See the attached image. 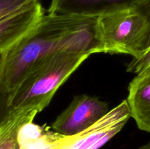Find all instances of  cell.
Instances as JSON below:
<instances>
[{
  "instance_id": "3957f363",
  "label": "cell",
  "mask_w": 150,
  "mask_h": 149,
  "mask_svg": "<svg viewBox=\"0 0 150 149\" xmlns=\"http://www.w3.org/2000/svg\"><path fill=\"white\" fill-rule=\"evenodd\" d=\"M146 18L136 7L98 16L95 34L98 53H123L140 58L147 35Z\"/></svg>"
},
{
  "instance_id": "52a82bcc",
  "label": "cell",
  "mask_w": 150,
  "mask_h": 149,
  "mask_svg": "<svg viewBox=\"0 0 150 149\" xmlns=\"http://www.w3.org/2000/svg\"><path fill=\"white\" fill-rule=\"evenodd\" d=\"M143 0H51L48 13L98 17L105 13L131 8Z\"/></svg>"
},
{
  "instance_id": "5b68a950",
  "label": "cell",
  "mask_w": 150,
  "mask_h": 149,
  "mask_svg": "<svg viewBox=\"0 0 150 149\" xmlns=\"http://www.w3.org/2000/svg\"><path fill=\"white\" fill-rule=\"evenodd\" d=\"M109 110L108 104L97 96L78 95L56 118L51 128L64 137L76 135L94 125Z\"/></svg>"
},
{
  "instance_id": "5bb4252c",
  "label": "cell",
  "mask_w": 150,
  "mask_h": 149,
  "mask_svg": "<svg viewBox=\"0 0 150 149\" xmlns=\"http://www.w3.org/2000/svg\"><path fill=\"white\" fill-rule=\"evenodd\" d=\"M142 149H150V145H149L145 146V147H144Z\"/></svg>"
},
{
  "instance_id": "ba28073f",
  "label": "cell",
  "mask_w": 150,
  "mask_h": 149,
  "mask_svg": "<svg viewBox=\"0 0 150 149\" xmlns=\"http://www.w3.org/2000/svg\"><path fill=\"white\" fill-rule=\"evenodd\" d=\"M126 99L130 115L141 130L150 132V70L136 74Z\"/></svg>"
},
{
  "instance_id": "30bf717a",
  "label": "cell",
  "mask_w": 150,
  "mask_h": 149,
  "mask_svg": "<svg viewBox=\"0 0 150 149\" xmlns=\"http://www.w3.org/2000/svg\"><path fill=\"white\" fill-rule=\"evenodd\" d=\"M39 0H0V21Z\"/></svg>"
},
{
  "instance_id": "277c9868",
  "label": "cell",
  "mask_w": 150,
  "mask_h": 149,
  "mask_svg": "<svg viewBox=\"0 0 150 149\" xmlns=\"http://www.w3.org/2000/svg\"><path fill=\"white\" fill-rule=\"evenodd\" d=\"M131 117L127 100L110 110L85 131L71 137L63 136L51 149H98L120 132Z\"/></svg>"
},
{
  "instance_id": "8992f818",
  "label": "cell",
  "mask_w": 150,
  "mask_h": 149,
  "mask_svg": "<svg viewBox=\"0 0 150 149\" xmlns=\"http://www.w3.org/2000/svg\"><path fill=\"white\" fill-rule=\"evenodd\" d=\"M45 11L39 1L0 21V57L26 36L40 20Z\"/></svg>"
},
{
  "instance_id": "9c48e42d",
  "label": "cell",
  "mask_w": 150,
  "mask_h": 149,
  "mask_svg": "<svg viewBox=\"0 0 150 149\" xmlns=\"http://www.w3.org/2000/svg\"><path fill=\"white\" fill-rule=\"evenodd\" d=\"M38 110L34 108H10L0 122V149H20L21 129L33 121Z\"/></svg>"
},
{
  "instance_id": "8fae6325",
  "label": "cell",
  "mask_w": 150,
  "mask_h": 149,
  "mask_svg": "<svg viewBox=\"0 0 150 149\" xmlns=\"http://www.w3.org/2000/svg\"><path fill=\"white\" fill-rule=\"evenodd\" d=\"M148 70H150V49L140 58H133L127 67V72L135 74Z\"/></svg>"
},
{
  "instance_id": "6da1fadb",
  "label": "cell",
  "mask_w": 150,
  "mask_h": 149,
  "mask_svg": "<svg viewBox=\"0 0 150 149\" xmlns=\"http://www.w3.org/2000/svg\"><path fill=\"white\" fill-rule=\"evenodd\" d=\"M97 17L44 15L39 23L0 58V88L10 93L27 73L48 56L64 50L98 53Z\"/></svg>"
},
{
  "instance_id": "7c38bea8",
  "label": "cell",
  "mask_w": 150,
  "mask_h": 149,
  "mask_svg": "<svg viewBox=\"0 0 150 149\" xmlns=\"http://www.w3.org/2000/svg\"><path fill=\"white\" fill-rule=\"evenodd\" d=\"M135 7L144 15L147 21L148 29L144 45V54L150 49V0H143Z\"/></svg>"
},
{
  "instance_id": "4fadbf2b",
  "label": "cell",
  "mask_w": 150,
  "mask_h": 149,
  "mask_svg": "<svg viewBox=\"0 0 150 149\" xmlns=\"http://www.w3.org/2000/svg\"><path fill=\"white\" fill-rule=\"evenodd\" d=\"M9 99L10 94L4 92L0 88V122L5 118L10 110L9 106Z\"/></svg>"
},
{
  "instance_id": "7a4b0ae2",
  "label": "cell",
  "mask_w": 150,
  "mask_h": 149,
  "mask_svg": "<svg viewBox=\"0 0 150 149\" xmlns=\"http://www.w3.org/2000/svg\"><path fill=\"white\" fill-rule=\"evenodd\" d=\"M90 56L76 50H64L48 56L35 66L10 94V108H29L41 112L60 86Z\"/></svg>"
}]
</instances>
